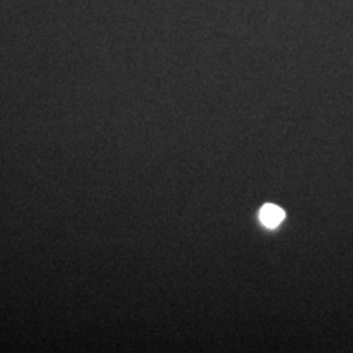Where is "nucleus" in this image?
<instances>
[{"mask_svg": "<svg viewBox=\"0 0 353 353\" xmlns=\"http://www.w3.org/2000/svg\"><path fill=\"white\" fill-rule=\"evenodd\" d=\"M284 219V212L276 205L267 204L262 211H261V220L265 224V227L275 228L278 227L279 223Z\"/></svg>", "mask_w": 353, "mask_h": 353, "instance_id": "obj_1", "label": "nucleus"}]
</instances>
